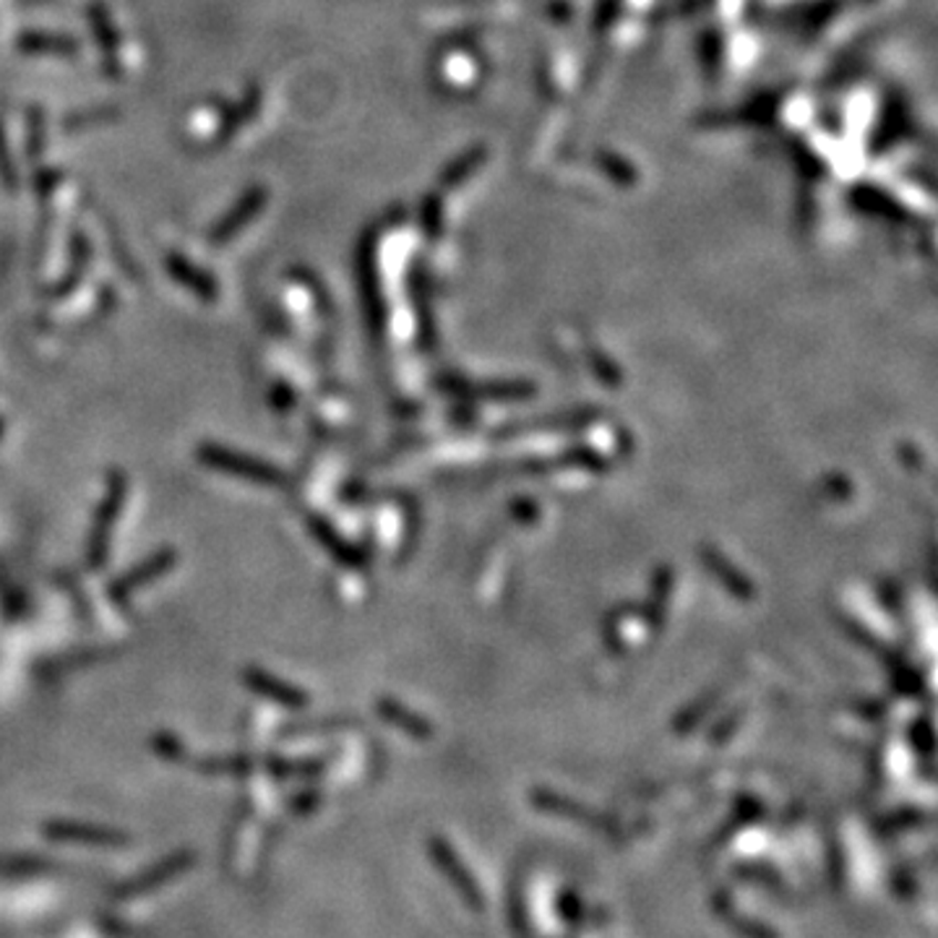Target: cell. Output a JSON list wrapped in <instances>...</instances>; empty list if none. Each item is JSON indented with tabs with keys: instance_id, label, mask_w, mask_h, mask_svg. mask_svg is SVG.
<instances>
[{
	"instance_id": "6da1fadb",
	"label": "cell",
	"mask_w": 938,
	"mask_h": 938,
	"mask_svg": "<svg viewBox=\"0 0 938 938\" xmlns=\"http://www.w3.org/2000/svg\"><path fill=\"white\" fill-rule=\"evenodd\" d=\"M204 464H209V467L219 470V472H230V475H240L254 480V483L261 485H285L287 477L279 472L277 467H271V464H264L254 460V456H243L238 452H227V449L221 446H204L202 452Z\"/></svg>"
},
{
	"instance_id": "7a4b0ae2",
	"label": "cell",
	"mask_w": 938,
	"mask_h": 938,
	"mask_svg": "<svg viewBox=\"0 0 938 938\" xmlns=\"http://www.w3.org/2000/svg\"><path fill=\"white\" fill-rule=\"evenodd\" d=\"M123 480L115 477L113 483H110V493L105 506H102L100 519H97V529L92 532V545H89V560H92V566H100L102 556L107 553V537L110 529H113V519L121 512V501H123Z\"/></svg>"
},
{
	"instance_id": "3957f363",
	"label": "cell",
	"mask_w": 938,
	"mask_h": 938,
	"mask_svg": "<svg viewBox=\"0 0 938 938\" xmlns=\"http://www.w3.org/2000/svg\"><path fill=\"white\" fill-rule=\"evenodd\" d=\"M246 683L250 689L261 693V697L277 701V704L282 707H302L306 704V693H300L295 686L279 681V678H271L269 673H264V670L250 668L246 670Z\"/></svg>"
},
{
	"instance_id": "277c9868",
	"label": "cell",
	"mask_w": 938,
	"mask_h": 938,
	"mask_svg": "<svg viewBox=\"0 0 938 938\" xmlns=\"http://www.w3.org/2000/svg\"><path fill=\"white\" fill-rule=\"evenodd\" d=\"M169 566H173V553H159L157 558L146 560L144 566L133 568V571L128 576L117 579V585L113 587V597H115V600H123V597H128L133 592V589L144 587L146 581L157 579L159 574H165Z\"/></svg>"
}]
</instances>
